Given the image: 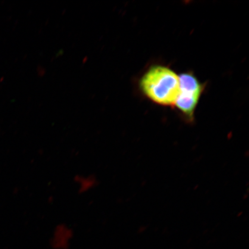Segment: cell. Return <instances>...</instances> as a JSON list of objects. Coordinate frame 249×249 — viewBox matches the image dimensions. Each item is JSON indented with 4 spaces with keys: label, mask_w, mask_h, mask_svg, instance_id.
<instances>
[{
    "label": "cell",
    "mask_w": 249,
    "mask_h": 249,
    "mask_svg": "<svg viewBox=\"0 0 249 249\" xmlns=\"http://www.w3.org/2000/svg\"><path fill=\"white\" fill-rule=\"evenodd\" d=\"M73 181L77 192L81 195L91 192L97 188L99 183L98 177L91 173L77 174L74 177Z\"/></svg>",
    "instance_id": "277c9868"
},
{
    "label": "cell",
    "mask_w": 249,
    "mask_h": 249,
    "mask_svg": "<svg viewBox=\"0 0 249 249\" xmlns=\"http://www.w3.org/2000/svg\"><path fill=\"white\" fill-rule=\"evenodd\" d=\"M180 91L176 105L189 123L194 120L195 109L202 91V85L194 74L186 73L179 77Z\"/></svg>",
    "instance_id": "7a4b0ae2"
},
{
    "label": "cell",
    "mask_w": 249,
    "mask_h": 249,
    "mask_svg": "<svg viewBox=\"0 0 249 249\" xmlns=\"http://www.w3.org/2000/svg\"><path fill=\"white\" fill-rule=\"evenodd\" d=\"M74 237L72 227L66 223H59L53 229L49 244L52 249H70Z\"/></svg>",
    "instance_id": "3957f363"
},
{
    "label": "cell",
    "mask_w": 249,
    "mask_h": 249,
    "mask_svg": "<svg viewBox=\"0 0 249 249\" xmlns=\"http://www.w3.org/2000/svg\"><path fill=\"white\" fill-rule=\"evenodd\" d=\"M142 91L152 101L163 106L176 104L180 91L179 79L170 68L156 65L140 80Z\"/></svg>",
    "instance_id": "6da1fadb"
}]
</instances>
